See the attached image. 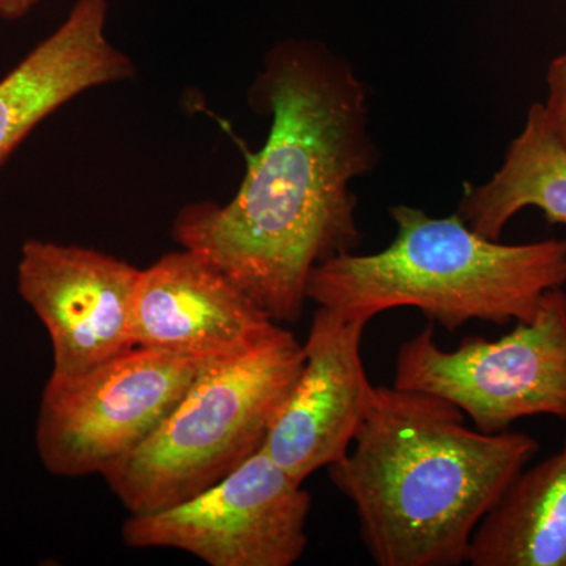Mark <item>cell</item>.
<instances>
[{
	"mask_svg": "<svg viewBox=\"0 0 566 566\" xmlns=\"http://www.w3.org/2000/svg\"><path fill=\"white\" fill-rule=\"evenodd\" d=\"M471 566H566V436L526 465L476 527Z\"/></svg>",
	"mask_w": 566,
	"mask_h": 566,
	"instance_id": "7c38bea8",
	"label": "cell"
},
{
	"mask_svg": "<svg viewBox=\"0 0 566 566\" xmlns=\"http://www.w3.org/2000/svg\"><path fill=\"white\" fill-rule=\"evenodd\" d=\"M107 0H77L65 21L0 81V167L81 93L133 80L136 65L106 35Z\"/></svg>",
	"mask_w": 566,
	"mask_h": 566,
	"instance_id": "8fae6325",
	"label": "cell"
},
{
	"mask_svg": "<svg viewBox=\"0 0 566 566\" xmlns=\"http://www.w3.org/2000/svg\"><path fill=\"white\" fill-rule=\"evenodd\" d=\"M547 96L542 103L547 122L566 147V52L551 62L546 74Z\"/></svg>",
	"mask_w": 566,
	"mask_h": 566,
	"instance_id": "5bb4252c",
	"label": "cell"
},
{
	"mask_svg": "<svg viewBox=\"0 0 566 566\" xmlns=\"http://www.w3.org/2000/svg\"><path fill=\"white\" fill-rule=\"evenodd\" d=\"M526 208L542 211L547 222L566 226V147L542 103L532 104L497 172L483 185L465 186L457 214L474 232L499 241Z\"/></svg>",
	"mask_w": 566,
	"mask_h": 566,
	"instance_id": "4fadbf2b",
	"label": "cell"
},
{
	"mask_svg": "<svg viewBox=\"0 0 566 566\" xmlns=\"http://www.w3.org/2000/svg\"><path fill=\"white\" fill-rule=\"evenodd\" d=\"M140 270L95 249L28 240L18 292L46 327L52 376H74L133 348L132 305Z\"/></svg>",
	"mask_w": 566,
	"mask_h": 566,
	"instance_id": "ba28073f",
	"label": "cell"
},
{
	"mask_svg": "<svg viewBox=\"0 0 566 566\" xmlns=\"http://www.w3.org/2000/svg\"><path fill=\"white\" fill-rule=\"evenodd\" d=\"M208 359L133 346L81 375L50 376L35 446L52 475H103L172 412Z\"/></svg>",
	"mask_w": 566,
	"mask_h": 566,
	"instance_id": "8992f818",
	"label": "cell"
},
{
	"mask_svg": "<svg viewBox=\"0 0 566 566\" xmlns=\"http://www.w3.org/2000/svg\"><path fill=\"white\" fill-rule=\"evenodd\" d=\"M303 485L260 450L189 501L129 515L122 539L185 551L210 566H293L308 545L312 497Z\"/></svg>",
	"mask_w": 566,
	"mask_h": 566,
	"instance_id": "52a82bcc",
	"label": "cell"
},
{
	"mask_svg": "<svg viewBox=\"0 0 566 566\" xmlns=\"http://www.w3.org/2000/svg\"><path fill=\"white\" fill-rule=\"evenodd\" d=\"M281 324L214 264L182 249L140 270L132 305L134 346L192 359L259 344Z\"/></svg>",
	"mask_w": 566,
	"mask_h": 566,
	"instance_id": "30bf717a",
	"label": "cell"
},
{
	"mask_svg": "<svg viewBox=\"0 0 566 566\" xmlns=\"http://www.w3.org/2000/svg\"><path fill=\"white\" fill-rule=\"evenodd\" d=\"M539 452L524 431L483 433L434 395L376 386L329 479L378 566L468 565L476 527Z\"/></svg>",
	"mask_w": 566,
	"mask_h": 566,
	"instance_id": "7a4b0ae2",
	"label": "cell"
},
{
	"mask_svg": "<svg viewBox=\"0 0 566 566\" xmlns=\"http://www.w3.org/2000/svg\"><path fill=\"white\" fill-rule=\"evenodd\" d=\"M368 323L326 307L315 311L303 368L262 449L297 482L340 461L370 412L376 386L360 354Z\"/></svg>",
	"mask_w": 566,
	"mask_h": 566,
	"instance_id": "9c48e42d",
	"label": "cell"
},
{
	"mask_svg": "<svg viewBox=\"0 0 566 566\" xmlns=\"http://www.w3.org/2000/svg\"><path fill=\"white\" fill-rule=\"evenodd\" d=\"M249 104L271 118L266 144L233 199L186 205L172 233L283 326L303 316L312 271L359 245L353 182L379 150L365 82L318 41L268 51Z\"/></svg>",
	"mask_w": 566,
	"mask_h": 566,
	"instance_id": "6da1fadb",
	"label": "cell"
},
{
	"mask_svg": "<svg viewBox=\"0 0 566 566\" xmlns=\"http://www.w3.org/2000/svg\"><path fill=\"white\" fill-rule=\"evenodd\" d=\"M389 214L397 226L392 243L318 264L308 301L370 322L394 308H417L453 333L471 322H531L545 293L566 285V240L504 244L474 232L457 212L439 218L395 205Z\"/></svg>",
	"mask_w": 566,
	"mask_h": 566,
	"instance_id": "3957f363",
	"label": "cell"
},
{
	"mask_svg": "<svg viewBox=\"0 0 566 566\" xmlns=\"http://www.w3.org/2000/svg\"><path fill=\"white\" fill-rule=\"evenodd\" d=\"M40 0H0V18L3 20H20L31 13Z\"/></svg>",
	"mask_w": 566,
	"mask_h": 566,
	"instance_id": "9a60e30c",
	"label": "cell"
},
{
	"mask_svg": "<svg viewBox=\"0 0 566 566\" xmlns=\"http://www.w3.org/2000/svg\"><path fill=\"white\" fill-rule=\"evenodd\" d=\"M392 386L449 401L483 433L526 417L566 419L565 290L546 292L534 318L504 337H464L453 352L428 323L398 348Z\"/></svg>",
	"mask_w": 566,
	"mask_h": 566,
	"instance_id": "5b68a950",
	"label": "cell"
},
{
	"mask_svg": "<svg viewBox=\"0 0 566 566\" xmlns=\"http://www.w3.org/2000/svg\"><path fill=\"white\" fill-rule=\"evenodd\" d=\"M304 364L303 345L279 326L259 344L212 357L172 412L104 472L129 515L202 493L263 449Z\"/></svg>",
	"mask_w": 566,
	"mask_h": 566,
	"instance_id": "277c9868",
	"label": "cell"
}]
</instances>
